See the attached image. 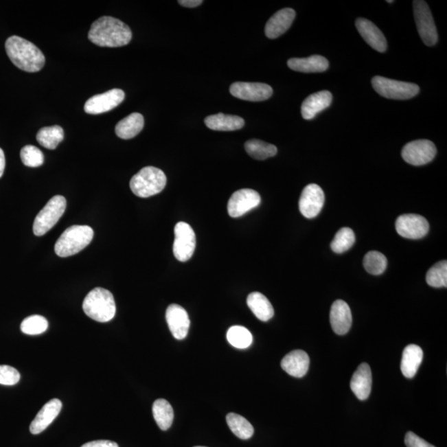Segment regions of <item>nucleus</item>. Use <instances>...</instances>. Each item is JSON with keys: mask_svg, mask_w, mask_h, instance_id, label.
<instances>
[{"mask_svg": "<svg viewBox=\"0 0 447 447\" xmlns=\"http://www.w3.org/2000/svg\"><path fill=\"white\" fill-rule=\"evenodd\" d=\"M88 38L99 47H119L130 43L132 32L119 19L104 16L92 23Z\"/></svg>", "mask_w": 447, "mask_h": 447, "instance_id": "1", "label": "nucleus"}, {"mask_svg": "<svg viewBox=\"0 0 447 447\" xmlns=\"http://www.w3.org/2000/svg\"><path fill=\"white\" fill-rule=\"evenodd\" d=\"M5 49L11 62L20 70L37 72L45 65V56L42 51L33 43L19 36L7 39Z\"/></svg>", "mask_w": 447, "mask_h": 447, "instance_id": "2", "label": "nucleus"}, {"mask_svg": "<svg viewBox=\"0 0 447 447\" xmlns=\"http://www.w3.org/2000/svg\"><path fill=\"white\" fill-rule=\"evenodd\" d=\"M82 308L87 316L98 322L111 321L116 312L114 296L102 288L91 290L84 297Z\"/></svg>", "mask_w": 447, "mask_h": 447, "instance_id": "3", "label": "nucleus"}, {"mask_svg": "<svg viewBox=\"0 0 447 447\" xmlns=\"http://www.w3.org/2000/svg\"><path fill=\"white\" fill-rule=\"evenodd\" d=\"M93 237V229L88 225H72L56 241L55 253L61 257L76 255L91 244Z\"/></svg>", "mask_w": 447, "mask_h": 447, "instance_id": "4", "label": "nucleus"}, {"mask_svg": "<svg viewBox=\"0 0 447 447\" xmlns=\"http://www.w3.org/2000/svg\"><path fill=\"white\" fill-rule=\"evenodd\" d=\"M167 184V176L159 168L146 167L132 177L130 186L133 193L141 198L159 194Z\"/></svg>", "mask_w": 447, "mask_h": 447, "instance_id": "5", "label": "nucleus"}, {"mask_svg": "<svg viewBox=\"0 0 447 447\" xmlns=\"http://www.w3.org/2000/svg\"><path fill=\"white\" fill-rule=\"evenodd\" d=\"M67 208V200L62 196H55L36 216L34 223L35 236H43L55 227Z\"/></svg>", "mask_w": 447, "mask_h": 447, "instance_id": "6", "label": "nucleus"}, {"mask_svg": "<svg viewBox=\"0 0 447 447\" xmlns=\"http://www.w3.org/2000/svg\"><path fill=\"white\" fill-rule=\"evenodd\" d=\"M374 91L382 98L392 100H409L420 93V88L416 84L400 82L382 76L372 79Z\"/></svg>", "mask_w": 447, "mask_h": 447, "instance_id": "7", "label": "nucleus"}, {"mask_svg": "<svg viewBox=\"0 0 447 447\" xmlns=\"http://www.w3.org/2000/svg\"><path fill=\"white\" fill-rule=\"evenodd\" d=\"M413 12L418 34L422 42L426 46H434L437 43L438 35L428 3L422 0L413 1Z\"/></svg>", "mask_w": 447, "mask_h": 447, "instance_id": "8", "label": "nucleus"}, {"mask_svg": "<svg viewBox=\"0 0 447 447\" xmlns=\"http://www.w3.org/2000/svg\"><path fill=\"white\" fill-rule=\"evenodd\" d=\"M175 240L173 244V253L180 262H187L194 253L196 239L194 231L186 222H179L174 229Z\"/></svg>", "mask_w": 447, "mask_h": 447, "instance_id": "9", "label": "nucleus"}, {"mask_svg": "<svg viewBox=\"0 0 447 447\" xmlns=\"http://www.w3.org/2000/svg\"><path fill=\"white\" fill-rule=\"evenodd\" d=\"M437 154V148L432 141L415 140L406 144L402 150V158L413 166H422L433 161Z\"/></svg>", "mask_w": 447, "mask_h": 447, "instance_id": "10", "label": "nucleus"}, {"mask_svg": "<svg viewBox=\"0 0 447 447\" xmlns=\"http://www.w3.org/2000/svg\"><path fill=\"white\" fill-rule=\"evenodd\" d=\"M124 98L126 94L122 90L113 89L104 93L92 96L84 104V110L89 115L103 114L118 106L123 102Z\"/></svg>", "mask_w": 447, "mask_h": 447, "instance_id": "11", "label": "nucleus"}, {"mask_svg": "<svg viewBox=\"0 0 447 447\" xmlns=\"http://www.w3.org/2000/svg\"><path fill=\"white\" fill-rule=\"evenodd\" d=\"M396 227L398 235L406 239H421L429 231L428 221L420 215H402L397 219Z\"/></svg>", "mask_w": 447, "mask_h": 447, "instance_id": "12", "label": "nucleus"}, {"mask_svg": "<svg viewBox=\"0 0 447 447\" xmlns=\"http://www.w3.org/2000/svg\"><path fill=\"white\" fill-rule=\"evenodd\" d=\"M259 193L253 189H240L231 196L228 203V213L233 218L247 214L260 204Z\"/></svg>", "mask_w": 447, "mask_h": 447, "instance_id": "13", "label": "nucleus"}, {"mask_svg": "<svg viewBox=\"0 0 447 447\" xmlns=\"http://www.w3.org/2000/svg\"><path fill=\"white\" fill-rule=\"evenodd\" d=\"M233 96L248 102H264L271 98L273 88L264 83L235 82L229 88Z\"/></svg>", "mask_w": 447, "mask_h": 447, "instance_id": "14", "label": "nucleus"}, {"mask_svg": "<svg viewBox=\"0 0 447 447\" xmlns=\"http://www.w3.org/2000/svg\"><path fill=\"white\" fill-rule=\"evenodd\" d=\"M325 203V195L320 186L309 184L303 189L299 199V210L308 219L319 215Z\"/></svg>", "mask_w": 447, "mask_h": 447, "instance_id": "15", "label": "nucleus"}, {"mask_svg": "<svg viewBox=\"0 0 447 447\" xmlns=\"http://www.w3.org/2000/svg\"><path fill=\"white\" fill-rule=\"evenodd\" d=\"M166 320L176 339L183 340L187 337L191 322L186 310L179 305L171 304L167 309Z\"/></svg>", "mask_w": 447, "mask_h": 447, "instance_id": "16", "label": "nucleus"}, {"mask_svg": "<svg viewBox=\"0 0 447 447\" xmlns=\"http://www.w3.org/2000/svg\"><path fill=\"white\" fill-rule=\"evenodd\" d=\"M330 321L334 332L339 336L345 335L352 325V314L345 301L337 300L332 306Z\"/></svg>", "mask_w": 447, "mask_h": 447, "instance_id": "17", "label": "nucleus"}, {"mask_svg": "<svg viewBox=\"0 0 447 447\" xmlns=\"http://www.w3.org/2000/svg\"><path fill=\"white\" fill-rule=\"evenodd\" d=\"M296 17L295 11L289 8L277 11L269 19L265 26V34L268 38L275 39L280 37L292 26Z\"/></svg>", "mask_w": 447, "mask_h": 447, "instance_id": "18", "label": "nucleus"}, {"mask_svg": "<svg viewBox=\"0 0 447 447\" xmlns=\"http://www.w3.org/2000/svg\"><path fill=\"white\" fill-rule=\"evenodd\" d=\"M356 26L361 37L374 50L380 52L386 51L387 40L380 28L374 25L369 20L364 18L357 19Z\"/></svg>", "mask_w": 447, "mask_h": 447, "instance_id": "19", "label": "nucleus"}, {"mask_svg": "<svg viewBox=\"0 0 447 447\" xmlns=\"http://www.w3.org/2000/svg\"><path fill=\"white\" fill-rule=\"evenodd\" d=\"M310 365V358L307 352L301 349H295L284 357L281 362V367L289 376L301 378L308 373Z\"/></svg>", "mask_w": 447, "mask_h": 447, "instance_id": "20", "label": "nucleus"}, {"mask_svg": "<svg viewBox=\"0 0 447 447\" xmlns=\"http://www.w3.org/2000/svg\"><path fill=\"white\" fill-rule=\"evenodd\" d=\"M350 389L358 400H367L372 389V372L367 363H362L354 373Z\"/></svg>", "mask_w": 447, "mask_h": 447, "instance_id": "21", "label": "nucleus"}, {"mask_svg": "<svg viewBox=\"0 0 447 447\" xmlns=\"http://www.w3.org/2000/svg\"><path fill=\"white\" fill-rule=\"evenodd\" d=\"M62 408V402L58 400V398H54V400L47 402L43 406V408L40 410L37 416L35 417L34 420L32 422L30 428L31 433L37 435L46 430L48 426L58 416Z\"/></svg>", "mask_w": 447, "mask_h": 447, "instance_id": "22", "label": "nucleus"}, {"mask_svg": "<svg viewBox=\"0 0 447 447\" xmlns=\"http://www.w3.org/2000/svg\"><path fill=\"white\" fill-rule=\"evenodd\" d=\"M332 95L328 91L317 92L315 94L309 95L301 104V115L304 119H312L325 108L331 106Z\"/></svg>", "mask_w": 447, "mask_h": 447, "instance_id": "23", "label": "nucleus"}, {"mask_svg": "<svg viewBox=\"0 0 447 447\" xmlns=\"http://www.w3.org/2000/svg\"><path fill=\"white\" fill-rule=\"evenodd\" d=\"M290 69L303 73L323 72L328 69L329 62L324 56L314 55L306 58H291L288 60Z\"/></svg>", "mask_w": 447, "mask_h": 447, "instance_id": "24", "label": "nucleus"}, {"mask_svg": "<svg viewBox=\"0 0 447 447\" xmlns=\"http://www.w3.org/2000/svg\"><path fill=\"white\" fill-rule=\"evenodd\" d=\"M424 359V352L420 346L411 344L402 352L401 371L404 377L412 378L417 372Z\"/></svg>", "mask_w": 447, "mask_h": 447, "instance_id": "25", "label": "nucleus"}, {"mask_svg": "<svg viewBox=\"0 0 447 447\" xmlns=\"http://www.w3.org/2000/svg\"><path fill=\"white\" fill-rule=\"evenodd\" d=\"M205 126L216 131H235L244 126V120L240 116L225 115L222 113L207 117Z\"/></svg>", "mask_w": 447, "mask_h": 447, "instance_id": "26", "label": "nucleus"}, {"mask_svg": "<svg viewBox=\"0 0 447 447\" xmlns=\"http://www.w3.org/2000/svg\"><path fill=\"white\" fill-rule=\"evenodd\" d=\"M144 126V116L139 113H133L116 124L115 134L120 139H130L138 135Z\"/></svg>", "mask_w": 447, "mask_h": 447, "instance_id": "27", "label": "nucleus"}, {"mask_svg": "<svg viewBox=\"0 0 447 447\" xmlns=\"http://www.w3.org/2000/svg\"><path fill=\"white\" fill-rule=\"evenodd\" d=\"M247 304L257 319L262 321H268L275 315V310L271 301L260 293L255 292L249 294L247 297Z\"/></svg>", "mask_w": 447, "mask_h": 447, "instance_id": "28", "label": "nucleus"}, {"mask_svg": "<svg viewBox=\"0 0 447 447\" xmlns=\"http://www.w3.org/2000/svg\"><path fill=\"white\" fill-rule=\"evenodd\" d=\"M152 414L161 430L167 431L171 428L174 413L172 405L167 400L163 398L156 400L152 405Z\"/></svg>", "mask_w": 447, "mask_h": 447, "instance_id": "29", "label": "nucleus"}, {"mask_svg": "<svg viewBox=\"0 0 447 447\" xmlns=\"http://www.w3.org/2000/svg\"><path fill=\"white\" fill-rule=\"evenodd\" d=\"M36 139L43 148L54 150L64 139L63 128L59 126L42 128Z\"/></svg>", "mask_w": 447, "mask_h": 447, "instance_id": "30", "label": "nucleus"}, {"mask_svg": "<svg viewBox=\"0 0 447 447\" xmlns=\"http://www.w3.org/2000/svg\"><path fill=\"white\" fill-rule=\"evenodd\" d=\"M247 154L257 160H265L275 156L277 148L275 145L264 142L259 139L247 141L244 144Z\"/></svg>", "mask_w": 447, "mask_h": 447, "instance_id": "31", "label": "nucleus"}, {"mask_svg": "<svg viewBox=\"0 0 447 447\" xmlns=\"http://www.w3.org/2000/svg\"><path fill=\"white\" fill-rule=\"evenodd\" d=\"M227 422L232 433L243 440L252 437L255 432L251 422L239 414L229 413L227 416Z\"/></svg>", "mask_w": 447, "mask_h": 447, "instance_id": "32", "label": "nucleus"}, {"mask_svg": "<svg viewBox=\"0 0 447 447\" xmlns=\"http://www.w3.org/2000/svg\"><path fill=\"white\" fill-rule=\"evenodd\" d=\"M227 340L229 344L238 349H247L253 341L252 334L244 326L235 325L229 329Z\"/></svg>", "mask_w": 447, "mask_h": 447, "instance_id": "33", "label": "nucleus"}, {"mask_svg": "<svg viewBox=\"0 0 447 447\" xmlns=\"http://www.w3.org/2000/svg\"><path fill=\"white\" fill-rule=\"evenodd\" d=\"M356 242V236L352 229L345 227L337 231L332 241L331 248L336 253L349 251Z\"/></svg>", "mask_w": 447, "mask_h": 447, "instance_id": "34", "label": "nucleus"}, {"mask_svg": "<svg viewBox=\"0 0 447 447\" xmlns=\"http://www.w3.org/2000/svg\"><path fill=\"white\" fill-rule=\"evenodd\" d=\"M426 283L433 288L447 287V262L443 260L433 265L426 273Z\"/></svg>", "mask_w": 447, "mask_h": 447, "instance_id": "35", "label": "nucleus"}, {"mask_svg": "<svg viewBox=\"0 0 447 447\" xmlns=\"http://www.w3.org/2000/svg\"><path fill=\"white\" fill-rule=\"evenodd\" d=\"M386 257L382 253L370 251L364 257V267L370 275H380L387 268Z\"/></svg>", "mask_w": 447, "mask_h": 447, "instance_id": "36", "label": "nucleus"}, {"mask_svg": "<svg viewBox=\"0 0 447 447\" xmlns=\"http://www.w3.org/2000/svg\"><path fill=\"white\" fill-rule=\"evenodd\" d=\"M48 321L45 317L39 315L30 316L24 319L21 324V331L26 335H40L47 331Z\"/></svg>", "mask_w": 447, "mask_h": 447, "instance_id": "37", "label": "nucleus"}, {"mask_svg": "<svg viewBox=\"0 0 447 447\" xmlns=\"http://www.w3.org/2000/svg\"><path fill=\"white\" fill-rule=\"evenodd\" d=\"M22 162L25 166L38 168L42 166L44 162L43 152L33 145H27L20 152Z\"/></svg>", "mask_w": 447, "mask_h": 447, "instance_id": "38", "label": "nucleus"}, {"mask_svg": "<svg viewBox=\"0 0 447 447\" xmlns=\"http://www.w3.org/2000/svg\"><path fill=\"white\" fill-rule=\"evenodd\" d=\"M20 380V374L17 369L10 365H0V385H15Z\"/></svg>", "mask_w": 447, "mask_h": 447, "instance_id": "39", "label": "nucleus"}, {"mask_svg": "<svg viewBox=\"0 0 447 447\" xmlns=\"http://www.w3.org/2000/svg\"><path fill=\"white\" fill-rule=\"evenodd\" d=\"M405 444L408 447H435L412 432L406 434Z\"/></svg>", "mask_w": 447, "mask_h": 447, "instance_id": "40", "label": "nucleus"}, {"mask_svg": "<svg viewBox=\"0 0 447 447\" xmlns=\"http://www.w3.org/2000/svg\"><path fill=\"white\" fill-rule=\"evenodd\" d=\"M82 447H119V446L114 442L100 440L86 443Z\"/></svg>", "mask_w": 447, "mask_h": 447, "instance_id": "41", "label": "nucleus"}, {"mask_svg": "<svg viewBox=\"0 0 447 447\" xmlns=\"http://www.w3.org/2000/svg\"><path fill=\"white\" fill-rule=\"evenodd\" d=\"M203 3V1L201 0H179V1L181 5L187 8H195L200 5Z\"/></svg>", "mask_w": 447, "mask_h": 447, "instance_id": "42", "label": "nucleus"}, {"mask_svg": "<svg viewBox=\"0 0 447 447\" xmlns=\"http://www.w3.org/2000/svg\"><path fill=\"white\" fill-rule=\"evenodd\" d=\"M5 168V156L3 149L0 148V177L3 174Z\"/></svg>", "mask_w": 447, "mask_h": 447, "instance_id": "43", "label": "nucleus"}, {"mask_svg": "<svg viewBox=\"0 0 447 447\" xmlns=\"http://www.w3.org/2000/svg\"><path fill=\"white\" fill-rule=\"evenodd\" d=\"M387 2H388V3H393V1H392V0H391V1H387Z\"/></svg>", "mask_w": 447, "mask_h": 447, "instance_id": "44", "label": "nucleus"}, {"mask_svg": "<svg viewBox=\"0 0 447 447\" xmlns=\"http://www.w3.org/2000/svg\"><path fill=\"white\" fill-rule=\"evenodd\" d=\"M195 447H205V446H195Z\"/></svg>", "mask_w": 447, "mask_h": 447, "instance_id": "45", "label": "nucleus"}]
</instances>
